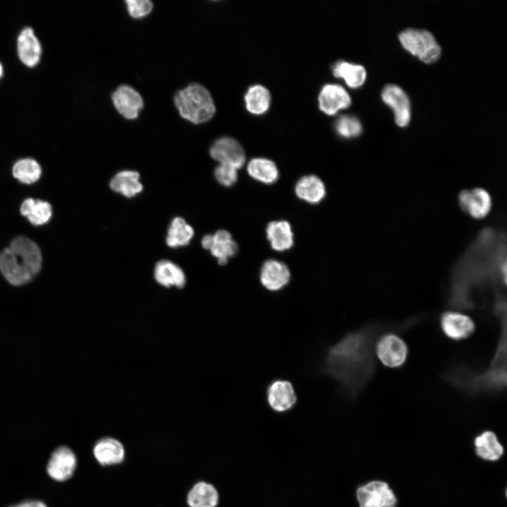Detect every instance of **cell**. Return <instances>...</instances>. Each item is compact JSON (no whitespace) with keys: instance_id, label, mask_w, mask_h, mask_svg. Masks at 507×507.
I'll return each instance as SVG.
<instances>
[{"instance_id":"cell-1","label":"cell","mask_w":507,"mask_h":507,"mask_svg":"<svg viewBox=\"0 0 507 507\" xmlns=\"http://www.w3.org/2000/svg\"><path fill=\"white\" fill-rule=\"evenodd\" d=\"M422 319L415 316L396 324L372 323L347 332L327 349L320 373L334 380L348 399H356L375 373V344L380 336L406 330Z\"/></svg>"},{"instance_id":"cell-2","label":"cell","mask_w":507,"mask_h":507,"mask_svg":"<svg viewBox=\"0 0 507 507\" xmlns=\"http://www.w3.org/2000/svg\"><path fill=\"white\" fill-rule=\"evenodd\" d=\"M453 387L472 395L500 394L506 387V342L499 340L489 367L481 372L467 365H456L442 374Z\"/></svg>"},{"instance_id":"cell-3","label":"cell","mask_w":507,"mask_h":507,"mask_svg":"<svg viewBox=\"0 0 507 507\" xmlns=\"http://www.w3.org/2000/svg\"><path fill=\"white\" fill-rule=\"evenodd\" d=\"M39 246L25 237H18L0 254V271L13 285L29 282L39 273L42 265Z\"/></svg>"},{"instance_id":"cell-4","label":"cell","mask_w":507,"mask_h":507,"mask_svg":"<svg viewBox=\"0 0 507 507\" xmlns=\"http://www.w3.org/2000/svg\"><path fill=\"white\" fill-rule=\"evenodd\" d=\"M175 104L181 116L195 124L208 121L215 111L210 92L199 84H191L177 92Z\"/></svg>"},{"instance_id":"cell-5","label":"cell","mask_w":507,"mask_h":507,"mask_svg":"<svg viewBox=\"0 0 507 507\" xmlns=\"http://www.w3.org/2000/svg\"><path fill=\"white\" fill-rule=\"evenodd\" d=\"M402 46L426 63L438 60L441 49L433 35L426 30L407 29L399 35Z\"/></svg>"},{"instance_id":"cell-6","label":"cell","mask_w":507,"mask_h":507,"mask_svg":"<svg viewBox=\"0 0 507 507\" xmlns=\"http://www.w3.org/2000/svg\"><path fill=\"white\" fill-rule=\"evenodd\" d=\"M375 355L384 366L391 368H399L407 359L408 348L396 332L389 331L377 339Z\"/></svg>"},{"instance_id":"cell-7","label":"cell","mask_w":507,"mask_h":507,"mask_svg":"<svg viewBox=\"0 0 507 507\" xmlns=\"http://www.w3.org/2000/svg\"><path fill=\"white\" fill-rule=\"evenodd\" d=\"M356 497L360 507H395L396 504L393 491L382 481H371L359 487Z\"/></svg>"},{"instance_id":"cell-8","label":"cell","mask_w":507,"mask_h":507,"mask_svg":"<svg viewBox=\"0 0 507 507\" xmlns=\"http://www.w3.org/2000/svg\"><path fill=\"white\" fill-rule=\"evenodd\" d=\"M77 463L74 451L67 446H60L51 454L46 465V472L52 480L65 482L73 477Z\"/></svg>"},{"instance_id":"cell-9","label":"cell","mask_w":507,"mask_h":507,"mask_svg":"<svg viewBox=\"0 0 507 507\" xmlns=\"http://www.w3.org/2000/svg\"><path fill=\"white\" fill-rule=\"evenodd\" d=\"M439 325L444 334L455 341L468 338L474 333L476 327L470 317L453 310L446 311L441 314Z\"/></svg>"},{"instance_id":"cell-10","label":"cell","mask_w":507,"mask_h":507,"mask_svg":"<svg viewBox=\"0 0 507 507\" xmlns=\"http://www.w3.org/2000/svg\"><path fill=\"white\" fill-rule=\"evenodd\" d=\"M461 208L475 219H482L490 212L492 200L489 193L482 188L461 191L458 196Z\"/></svg>"},{"instance_id":"cell-11","label":"cell","mask_w":507,"mask_h":507,"mask_svg":"<svg viewBox=\"0 0 507 507\" xmlns=\"http://www.w3.org/2000/svg\"><path fill=\"white\" fill-rule=\"evenodd\" d=\"M210 154L220 164L231 165L237 169L242 168L246 160L241 144L228 137L217 139L210 149Z\"/></svg>"},{"instance_id":"cell-12","label":"cell","mask_w":507,"mask_h":507,"mask_svg":"<svg viewBox=\"0 0 507 507\" xmlns=\"http://www.w3.org/2000/svg\"><path fill=\"white\" fill-rule=\"evenodd\" d=\"M296 399L294 389L287 380H275L267 388L268 403L277 413L291 410L296 404Z\"/></svg>"},{"instance_id":"cell-13","label":"cell","mask_w":507,"mask_h":507,"mask_svg":"<svg viewBox=\"0 0 507 507\" xmlns=\"http://www.w3.org/2000/svg\"><path fill=\"white\" fill-rule=\"evenodd\" d=\"M382 98L392 108L396 124L400 127L408 125L411 119V106L406 93L397 85L387 84L382 90Z\"/></svg>"},{"instance_id":"cell-14","label":"cell","mask_w":507,"mask_h":507,"mask_svg":"<svg viewBox=\"0 0 507 507\" xmlns=\"http://www.w3.org/2000/svg\"><path fill=\"white\" fill-rule=\"evenodd\" d=\"M201 244L204 249L211 251L221 265H225L227 259L236 255L238 250L236 242L226 230H219L214 235L205 236Z\"/></svg>"},{"instance_id":"cell-15","label":"cell","mask_w":507,"mask_h":507,"mask_svg":"<svg viewBox=\"0 0 507 507\" xmlns=\"http://www.w3.org/2000/svg\"><path fill=\"white\" fill-rule=\"evenodd\" d=\"M112 100L117 111L125 118L134 119L143 107L141 95L128 85H121L113 93Z\"/></svg>"},{"instance_id":"cell-16","label":"cell","mask_w":507,"mask_h":507,"mask_svg":"<svg viewBox=\"0 0 507 507\" xmlns=\"http://www.w3.org/2000/svg\"><path fill=\"white\" fill-rule=\"evenodd\" d=\"M17 52L20 61L27 67L36 66L41 58L42 46L34 30L25 27L17 39Z\"/></svg>"},{"instance_id":"cell-17","label":"cell","mask_w":507,"mask_h":507,"mask_svg":"<svg viewBox=\"0 0 507 507\" xmlns=\"http://www.w3.org/2000/svg\"><path fill=\"white\" fill-rule=\"evenodd\" d=\"M93 455L102 466H113L123 462L125 451L123 444L113 437L99 439L93 447Z\"/></svg>"},{"instance_id":"cell-18","label":"cell","mask_w":507,"mask_h":507,"mask_svg":"<svg viewBox=\"0 0 507 507\" xmlns=\"http://www.w3.org/2000/svg\"><path fill=\"white\" fill-rule=\"evenodd\" d=\"M290 273L287 265L278 261L270 259L263 265L260 272V281L269 291L277 292L289 282Z\"/></svg>"},{"instance_id":"cell-19","label":"cell","mask_w":507,"mask_h":507,"mask_svg":"<svg viewBox=\"0 0 507 507\" xmlns=\"http://www.w3.org/2000/svg\"><path fill=\"white\" fill-rule=\"evenodd\" d=\"M320 109L327 115H334L351 104L348 92L340 85L325 84L318 96Z\"/></svg>"},{"instance_id":"cell-20","label":"cell","mask_w":507,"mask_h":507,"mask_svg":"<svg viewBox=\"0 0 507 507\" xmlns=\"http://www.w3.org/2000/svg\"><path fill=\"white\" fill-rule=\"evenodd\" d=\"M266 234L271 247L277 251L288 250L293 246V232L285 220L270 222L266 227Z\"/></svg>"},{"instance_id":"cell-21","label":"cell","mask_w":507,"mask_h":507,"mask_svg":"<svg viewBox=\"0 0 507 507\" xmlns=\"http://www.w3.org/2000/svg\"><path fill=\"white\" fill-rule=\"evenodd\" d=\"M218 501L219 494L216 488L204 481L196 483L187 496L189 507H216Z\"/></svg>"},{"instance_id":"cell-22","label":"cell","mask_w":507,"mask_h":507,"mask_svg":"<svg viewBox=\"0 0 507 507\" xmlns=\"http://www.w3.org/2000/svg\"><path fill=\"white\" fill-rule=\"evenodd\" d=\"M154 277L158 283L166 287L175 286L182 288L186 283L182 270L168 260L158 261L154 268Z\"/></svg>"},{"instance_id":"cell-23","label":"cell","mask_w":507,"mask_h":507,"mask_svg":"<svg viewBox=\"0 0 507 507\" xmlns=\"http://www.w3.org/2000/svg\"><path fill=\"white\" fill-rule=\"evenodd\" d=\"M325 192L323 182L315 175L303 176L295 186L296 196L310 204L320 203L325 196Z\"/></svg>"},{"instance_id":"cell-24","label":"cell","mask_w":507,"mask_h":507,"mask_svg":"<svg viewBox=\"0 0 507 507\" xmlns=\"http://www.w3.org/2000/svg\"><path fill=\"white\" fill-rule=\"evenodd\" d=\"M20 211V213L27 217L29 221L35 225L46 223L52 214L49 203L31 198L25 199L22 203Z\"/></svg>"},{"instance_id":"cell-25","label":"cell","mask_w":507,"mask_h":507,"mask_svg":"<svg viewBox=\"0 0 507 507\" xmlns=\"http://www.w3.org/2000/svg\"><path fill=\"white\" fill-rule=\"evenodd\" d=\"M475 446L477 455L487 461L498 460L503 452L502 445L491 431H485L477 436L475 439Z\"/></svg>"},{"instance_id":"cell-26","label":"cell","mask_w":507,"mask_h":507,"mask_svg":"<svg viewBox=\"0 0 507 507\" xmlns=\"http://www.w3.org/2000/svg\"><path fill=\"white\" fill-rule=\"evenodd\" d=\"M247 172L253 179L268 184L275 182L279 175L275 163L264 158L251 159L248 164Z\"/></svg>"},{"instance_id":"cell-27","label":"cell","mask_w":507,"mask_h":507,"mask_svg":"<svg viewBox=\"0 0 507 507\" xmlns=\"http://www.w3.org/2000/svg\"><path fill=\"white\" fill-rule=\"evenodd\" d=\"M139 174L135 171L125 170L116 174L110 182V187L127 197H132L142 190L139 182Z\"/></svg>"},{"instance_id":"cell-28","label":"cell","mask_w":507,"mask_h":507,"mask_svg":"<svg viewBox=\"0 0 507 507\" xmlns=\"http://www.w3.org/2000/svg\"><path fill=\"white\" fill-rule=\"evenodd\" d=\"M333 74L336 77L343 78L347 85L351 88L361 87L366 78L365 68L360 65L339 61L333 67Z\"/></svg>"},{"instance_id":"cell-29","label":"cell","mask_w":507,"mask_h":507,"mask_svg":"<svg viewBox=\"0 0 507 507\" xmlns=\"http://www.w3.org/2000/svg\"><path fill=\"white\" fill-rule=\"evenodd\" d=\"M244 99L246 109L251 113L260 115L268 109L270 94L265 87L256 84L248 89Z\"/></svg>"},{"instance_id":"cell-30","label":"cell","mask_w":507,"mask_h":507,"mask_svg":"<svg viewBox=\"0 0 507 507\" xmlns=\"http://www.w3.org/2000/svg\"><path fill=\"white\" fill-rule=\"evenodd\" d=\"M194 234L192 227L182 218H175L171 223L166 238V243L170 247H177L189 244Z\"/></svg>"},{"instance_id":"cell-31","label":"cell","mask_w":507,"mask_h":507,"mask_svg":"<svg viewBox=\"0 0 507 507\" xmlns=\"http://www.w3.org/2000/svg\"><path fill=\"white\" fill-rule=\"evenodd\" d=\"M42 169L39 164L32 158L18 161L13 167L15 178L25 184H32L40 177Z\"/></svg>"},{"instance_id":"cell-32","label":"cell","mask_w":507,"mask_h":507,"mask_svg":"<svg viewBox=\"0 0 507 507\" xmlns=\"http://www.w3.org/2000/svg\"><path fill=\"white\" fill-rule=\"evenodd\" d=\"M338 134L346 138L358 136L362 130L358 120L353 116L343 115L339 118L335 124Z\"/></svg>"},{"instance_id":"cell-33","label":"cell","mask_w":507,"mask_h":507,"mask_svg":"<svg viewBox=\"0 0 507 507\" xmlns=\"http://www.w3.org/2000/svg\"><path fill=\"white\" fill-rule=\"evenodd\" d=\"M237 168L231 165L220 164L215 170V177L220 184L230 187L237 180Z\"/></svg>"},{"instance_id":"cell-34","label":"cell","mask_w":507,"mask_h":507,"mask_svg":"<svg viewBox=\"0 0 507 507\" xmlns=\"http://www.w3.org/2000/svg\"><path fill=\"white\" fill-rule=\"evenodd\" d=\"M125 2L130 15L135 18L146 16L153 7L152 3L148 0H127Z\"/></svg>"},{"instance_id":"cell-35","label":"cell","mask_w":507,"mask_h":507,"mask_svg":"<svg viewBox=\"0 0 507 507\" xmlns=\"http://www.w3.org/2000/svg\"><path fill=\"white\" fill-rule=\"evenodd\" d=\"M9 507H48L47 505L42 501L37 499H29L23 501L17 504L11 506Z\"/></svg>"},{"instance_id":"cell-36","label":"cell","mask_w":507,"mask_h":507,"mask_svg":"<svg viewBox=\"0 0 507 507\" xmlns=\"http://www.w3.org/2000/svg\"><path fill=\"white\" fill-rule=\"evenodd\" d=\"M3 74H4V68H3V65H2L1 63L0 62V80L3 76Z\"/></svg>"}]
</instances>
